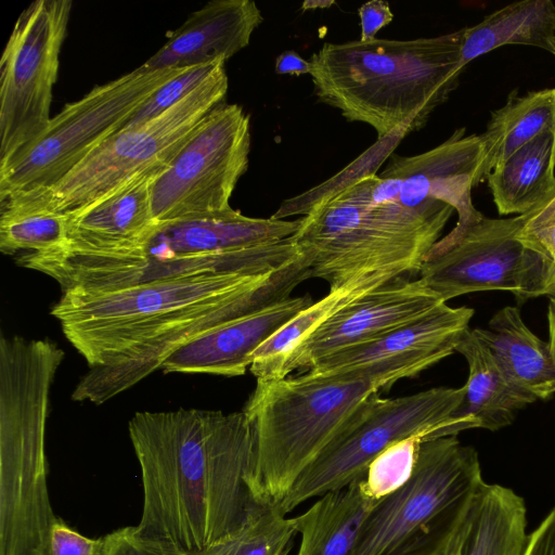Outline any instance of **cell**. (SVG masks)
<instances>
[{
    "label": "cell",
    "mask_w": 555,
    "mask_h": 555,
    "mask_svg": "<svg viewBox=\"0 0 555 555\" xmlns=\"http://www.w3.org/2000/svg\"><path fill=\"white\" fill-rule=\"evenodd\" d=\"M310 279L302 257L267 273L202 274L116 291L63 292L51 314L89 365L72 399L102 404L186 343L291 297Z\"/></svg>",
    "instance_id": "1"
},
{
    "label": "cell",
    "mask_w": 555,
    "mask_h": 555,
    "mask_svg": "<svg viewBox=\"0 0 555 555\" xmlns=\"http://www.w3.org/2000/svg\"><path fill=\"white\" fill-rule=\"evenodd\" d=\"M128 430L141 468L143 537L189 555L272 504L258 493L256 435L244 411L138 412Z\"/></svg>",
    "instance_id": "2"
},
{
    "label": "cell",
    "mask_w": 555,
    "mask_h": 555,
    "mask_svg": "<svg viewBox=\"0 0 555 555\" xmlns=\"http://www.w3.org/2000/svg\"><path fill=\"white\" fill-rule=\"evenodd\" d=\"M463 28L411 40L325 42L308 60L318 100L380 140L421 130L459 85Z\"/></svg>",
    "instance_id": "3"
},
{
    "label": "cell",
    "mask_w": 555,
    "mask_h": 555,
    "mask_svg": "<svg viewBox=\"0 0 555 555\" xmlns=\"http://www.w3.org/2000/svg\"><path fill=\"white\" fill-rule=\"evenodd\" d=\"M400 186L398 178L372 175L301 217L292 238L310 278L337 289L373 272L418 273L454 209L447 204L408 208Z\"/></svg>",
    "instance_id": "4"
},
{
    "label": "cell",
    "mask_w": 555,
    "mask_h": 555,
    "mask_svg": "<svg viewBox=\"0 0 555 555\" xmlns=\"http://www.w3.org/2000/svg\"><path fill=\"white\" fill-rule=\"evenodd\" d=\"M409 377L404 366L389 362L257 382L243 411L256 435L259 495L276 505L367 397Z\"/></svg>",
    "instance_id": "5"
},
{
    "label": "cell",
    "mask_w": 555,
    "mask_h": 555,
    "mask_svg": "<svg viewBox=\"0 0 555 555\" xmlns=\"http://www.w3.org/2000/svg\"><path fill=\"white\" fill-rule=\"evenodd\" d=\"M485 482L475 448L456 436L425 440L411 477L374 505L351 555H452Z\"/></svg>",
    "instance_id": "6"
},
{
    "label": "cell",
    "mask_w": 555,
    "mask_h": 555,
    "mask_svg": "<svg viewBox=\"0 0 555 555\" xmlns=\"http://www.w3.org/2000/svg\"><path fill=\"white\" fill-rule=\"evenodd\" d=\"M228 88L223 64L162 115L111 135L53 186L36 194L11 196L67 216L138 178L160 173L204 119L224 103Z\"/></svg>",
    "instance_id": "7"
},
{
    "label": "cell",
    "mask_w": 555,
    "mask_h": 555,
    "mask_svg": "<svg viewBox=\"0 0 555 555\" xmlns=\"http://www.w3.org/2000/svg\"><path fill=\"white\" fill-rule=\"evenodd\" d=\"M464 393V386L436 387L397 398L372 393L297 477L278 508L287 515L307 500L364 478L372 461L398 440L413 435L429 439L456 436L469 429L454 416Z\"/></svg>",
    "instance_id": "8"
},
{
    "label": "cell",
    "mask_w": 555,
    "mask_h": 555,
    "mask_svg": "<svg viewBox=\"0 0 555 555\" xmlns=\"http://www.w3.org/2000/svg\"><path fill=\"white\" fill-rule=\"evenodd\" d=\"M185 68L138 67L67 103L0 171V198L36 194L56 184L102 142L124 129L155 91Z\"/></svg>",
    "instance_id": "9"
},
{
    "label": "cell",
    "mask_w": 555,
    "mask_h": 555,
    "mask_svg": "<svg viewBox=\"0 0 555 555\" xmlns=\"http://www.w3.org/2000/svg\"><path fill=\"white\" fill-rule=\"evenodd\" d=\"M526 215L492 219L483 215L452 229L424 258L420 279L442 301L483 291H504L519 302L555 295V264L517 237Z\"/></svg>",
    "instance_id": "10"
},
{
    "label": "cell",
    "mask_w": 555,
    "mask_h": 555,
    "mask_svg": "<svg viewBox=\"0 0 555 555\" xmlns=\"http://www.w3.org/2000/svg\"><path fill=\"white\" fill-rule=\"evenodd\" d=\"M70 0H37L23 11L0 60V171L46 129Z\"/></svg>",
    "instance_id": "11"
},
{
    "label": "cell",
    "mask_w": 555,
    "mask_h": 555,
    "mask_svg": "<svg viewBox=\"0 0 555 555\" xmlns=\"http://www.w3.org/2000/svg\"><path fill=\"white\" fill-rule=\"evenodd\" d=\"M250 118L238 104L222 103L198 126L169 166L152 182L158 223L232 209L231 196L246 172Z\"/></svg>",
    "instance_id": "12"
},
{
    "label": "cell",
    "mask_w": 555,
    "mask_h": 555,
    "mask_svg": "<svg viewBox=\"0 0 555 555\" xmlns=\"http://www.w3.org/2000/svg\"><path fill=\"white\" fill-rule=\"evenodd\" d=\"M295 220L253 218L240 210L158 223L153 232L127 254L129 266L142 282L189 275L204 258L269 245L293 236Z\"/></svg>",
    "instance_id": "13"
},
{
    "label": "cell",
    "mask_w": 555,
    "mask_h": 555,
    "mask_svg": "<svg viewBox=\"0 0 555 555\" xmlns=\"http://www.w3.org/2000/svg\"><path fill=\"white\" fill-rule=\"evenodd\" d=\"M483 151L479 135L456 129L438 146L413 156L391 154L380 177L401 181L400 202L408 208L428 209L441 204L457 214L460 230L482 214L472 201V190L482 182Z\"/></svg>",
    "instance_id": "14"
},
{
    "label": "cell",
    "mask_w": 555,
    "mask_h": 555,
    "mask_svg": "<svg viewBox=\"0 0 555 555\" xmlns=\"http://www.w3.org/2000/svg\"><path fill=\"white\" fill-rule=\"evenodd\" d=\"M444 304L422 279L397 278L350 302L296 351L288 374L343 349L378 338Z\"/></svg>",
    "instance_id": "15"
},
{
    "label": "cell",
    "mask_w": 555,
    "mask_h": 555,
    "mask_svg": "<svg viewBox=\"0 0 555 555\" xmlns=\"http://www.w3.org/2000/svg\"><path fill=\"white\" fill-rule=\"evenodd\" d=\"M473 315L470 308H452L444 302L378 338L332 353L306 371L332 375L395 362L408 366L416 376L455 352Z\"/></svg>",
    "instance_id": "16"
},
{
    "label": "cell",
    "mask_w": 555,
    "mask_h": 555,
    "mask_svg": "<svg viewBox=\"0 0 555 555\" xmlns=\"http://www.w3.org/2000/svg\"><path fill=\"white\" fill-rule=\"evenodd\" d=\"M312 302L309 295L291 296L223 324L180 347L162 369L166 373L244 375L259 346Z\"/></svg>",
    "instance_id": "17"
},
{
    "label": "cell",
    "mask_w": 555,
    "mask_h": 555,
    "mask_svg": "<svg viewBox=\"0 0 555 555\" xmlns=\"http://www.w3.org/2000/svg\"><path fill=\"white\" fill-rule=\"evenodd\" d=\"M262 22L251 0H212L193 12L140 67L156 70L228 61L249 44Z\"/></svg>",
    "instance_id": "18"
},
{
    "label": "cell",
    "mask_w": 555,
    "mask_h": 555,
    "mask_svg": "<svg viewBox=\"0 0 555 555\" xmlns=\"http://www.w3.org/2000/svg\"><path fill=\"white\" fill-rule=\"evenodd\" d=\"M158 175L138 178L105 198L67 215V238L59 248L112 249L143 241L158 224L151 202V185Z\"/></svg>",
    "instance_id": "19"
},
{
    "label": "cell",
    "mask_w": 555,
    "mask_h": 555,
    "mask_svg": "<svg viewBox=\"0 0 555 555\" xmlns=\"http://www.w3.org/2000/svg\"><path fill=\"white\" fill-rule=\"evenodd\" d=\"M468 364L465 393L454 416L469 429L491 431L508 426L516 413L537 401L506 377L494 354L473 330H468L455 348Z\"/></svg>",
    "instance_id": "20"
},
{
    "label": "cell",
    "mask_w": 555,
    "mask_h": 555,
    "mask_svg": "<svg viewBox=\"0 0 555 555\" xmlns=\"http://www.w3.org/2000/svg\"><path fill=\"white\" fill-rule=\"evenodd\" d=\"M401 275L393 271H378L330 289L327 295L301 310L270 336L250 358L249 370L257 382L288 376L291 361L299 347L340 309Z\"/></svg>",
    "instance_id": "21"
},
{
    "label": "cell",
    "mask_w": 555,
    "mask_h": 555,
    "mask_svg": "<svg viewBox=\"0 0 555 555\" xmlns=\"http://www.w3.org/2000/svg\"><path fill=\"white\" fill-rule=\"evenodd\" d=\"M473 331L492 351L513 385L535 400L555 395V364L548 343L527 327L517 308H502L490 320L488 330Z\"/></svg>",
    "instance_id": "22"
},
{
    "label": "cell",
    "mask_w": 555,
    "mask_h": 555,
    "mask_svg": "<svg viewBox=\"0 0 555 555\" xmlns=\"http://www.w3.org/2000/svg\"><path fill=\"white\" fill-rule=\"evenodd\" d=\"M378 501L367 493L363 478L319 496L306 512L293 517L300 535L297 555H351Z\"/></svg>",
    "instance_id": "23"
},
{
    "label": "cell",
    "mask_w": 555,
    "mask_h": 555,
    "mask_svg": "<svg viewBox=\"0 0 555 555\" xmlns=\"http://www.w3.org/2000/svg\"><path fill=\"white\" fill-rule=\"evenodd\" d=\"M527 508L513 489L485 482L477 493L452 555H521Z\"/></svg>",
    "instance_id": "24"
},
{
    "label": "cell",
    "mask_w": 555,
    "mask_h": 555,
    "mask_svg": "<svg viewBox=\"0 0 555 555\" xmlns=\"http://www.w3.org/2000/svg\"><path fill=\"white\" fill-rule=\"evenodd\" d=\"M500 215H526L555 194V131H546L486 178Z\"/></svg>",
    "instance_id": "25"
},
{
    "label": "cell",
    "mask_w": 555,
    "mask_h": 555,
    "mask_svg": "<svg viewBox=\"0 0 555 555\" xmlns=\"http://www.w3.org/2000/svg\"><path fill=\"white\" fill-rule=\"evenodd\" d=\"M546 131H555V88L511 93L506 103L492 112L479 135L483 165L481 179L517 150Z\"/></svg>",
    "instance_id": "26"
},
{
    "label": "cell",
    "mask_w": 555,
    "mask_h": 555,
    "mask_svg": "<svg viewBox=\"0 0 555 555\" xmlns=\"http://www.w3.org/2000/svg\"><path fill=\"white\" fill-rule=\"evenodd\" d=\"M555 21L551 0H524L508 4L478 24L463 28L462 59L465 65L476 57L509 44L550 49Z\"/></svg>",
    "instance_id": "27"
},
{
    "label": "cell",
    "mask_w": 555,
    "mask_h": 555,
    "mask_svg": "<svg viewBox=\"0 0 555 555\" xmlns=\"http://www.w3.org/2000/svg\"><path fill=\"white\" fill-rule=\"evenodd\" d=\"M0 249L5 255L46 253L66 242L64 214L13 196L0 199Z\"/></svg>",
    "instance_id": "28"
},
{
    "label": "cell",
    "mask_w": 555,
    "mask_h": 555,
    "mask_svg": "<svg viewBox=\"0 0 555 555\" xmlns=\"http://www.w3.org/2000/svg\"><path fill=\"white\" fill-rule=\"evenodd\" d=\"M297 534L294 519L268 504L235 532L189 555H288Z\"/></svg>",
    "instance_id": "29"
},
{
    "label": "cell",
    "mask_w": 555,
    "mask_h": 555,
    "mask_svg": "<svg viewBox=\"0 0 555 555\" xmlns=\"http://www.w3.org/2000/svg\"><path fill=\"white\" fill-rule=\"evenodd\" d=\"M409 133H411L410 129L404 127L377 140L335 177L295 197L285 199L271 217L274 219H285L297 215L304 217L319 203L328 199L369 176L377 175V169L386 159H389L396 146Z\"/></svg>",
    "instance_id": "30"
},
{
    "label": "cell",
    "mask_w": 555,
    "mask_h": 555,
    "mask_svg": "<svg viewBox=\"0 0 555 555\" xmlns=\"http://www.w3.org/2000/svg\"><path fill=\"white\" fill-rule=\"evenodd\" d=\"M429 438L413 435L387 447L369 465L363 478L367 493L380 500L401 487L411 477L421 444Z\"/></svg>",
    "instance_id": "31"
},
{
    "label": "cell",
    "mask_w": 555,
    "mask_h": 555,
    "mask_svg": "<svg viewBox=\"0 0 555 555\" xmlns=\"http://www.w3.org/2000/svg\"><path fill=\"white\" fill-rule=\"evenodd\" d=\"M225 62L224 59H220L212 63L186 67L180 75L155 91L125 128L143 124L162 115L194 91Z\"/></svg>",
    "instance_id": "32"
},
{
    "label": "cell",
    "mask_w": 555,
    "mask_h": 555,
    "mask_svg": "<svg viewBox=\"0 0 555 555\" xmlns=\"http://www.w3.org/2000/svg\"><path fill=\"white\" fill-rule=\"evenodd\" d=\"M518 240L555 264V194L537 209L526 214Z\"/></svg>",
    "instance_id": "33"
},
{
    "label": "cell",
    "mask_w": 555,
    "mask_h": 555,
    "mask_svg": "<svg viewBox=\"0 0 555 555\" xmlns=\"http://www.w3.org/2000/svg\"><path fill=\"white\" fill-rule=\"evenodd\" d=\"M103 537L91 539L69 527L62 518L51 522L42 555H102Z\"/></svg>",
    "instance_id": "34"
},
{
    "label": "cell",
    "mask_w": 555,
    "mask_h": 555,
    "mask_svg": "<svg viewBox=\"0 0 555 555\" xmlns=\"http://www.w3.org/2000/svg\"><path fill=\"white\" fill-rule=\"evenodd\" d=\"M102 555H181L170 547L143 537L137 526L119 528L103 537Z\"/></svg>",
    "instance_id": "35"
},
{
    "label": "cell",
    "mask_w": 555,
    "mask_h": 555,
    "mask_svg": "<svg viewBox=\"0 0 555 555\" xmlns=\"http://www.w3.org/2000/svg\"><path fill=\"white\" fill-rule=\"evenodd\" d=\"M360 18L361 41H370L376 38V34L393 20V13L387 1L371 0L358 9Z\"/></svg>",
    "instance_id": "36"
},
{
    "label": "cell",
    "mask_w": 555,
    "mask_h": 555,
    "mask_svg": "<svg viewBox=\"0 0 555 555\" xmlns=\"http://www.w3.org/2000/svg\"><path fill=\"white\" fill-rule=\"evenodd\" d=\"M521 555H555V506L528 535Z\"/></svg>",
    "instance_id": "37"
},
{
    "label": "cell",
    "mask_w": 555,
    "mask_h": 555,
    "mask_svg": "<svg viewBox=\"0 0 555 555\" xmlns=\"http://www.w3.org/2000/svg\"><path fill=\"white\" fill-rule=\"evenodd\" d=\"M274 72L279 75L301 76L309 74L310 64L294 50L279 54L274 63Z\"/></svg>",
    "instance_id": "38"
},
{
    "label": "cell",
    "mask_w": 555,
    "mask_h": 555,
    "mask_svg": "<svg viewBox=\"0 0 555 555\" xmlns=\"http://www.w3.org/2000/svg\"><path fill=\"white\" fill-rule=\"evenodd\" d=\"M547 320H548V346L551 349V354L555 364V295L551 296L550 305H548V312H547Z\"/></svg>",
    "instance_id": "39"
},
{
    "label": "cell",
    "mask_w": 555,
    "mask_h": 555,
    "mask_svg": "<svg viewBox=\"0 0 555 555\" xmlns=\"http://www.w3.org/2000/svg\"><path fill=\"white\" fill-rule=\"evenodd\" d=\"M548 52L555 55V21L552 29V34L550 36V49Z\"/></svg>",
    "instance_id": "40"
}]
</instances>
